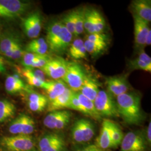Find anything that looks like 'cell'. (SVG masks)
I'll return each mask as SVG.
<instances>
[{
	"label": "cell",
	"mask_w": 151,
	"mask_h": 151,
	"mask_svg": "<svg viewBox=\"0 0 151 151\" xmlns=\"http://www.w3.org/2000/svg\"><path fill=\"white\" fill-rule=\"evenodd\" d=\"M73 39V35L64 25H62L60 32L54 39L48 44V49L52 53L55 54H63L68 49Z\"/></svg>",
	"instance_id": "13"
},
{
	"label": "cell",
	"mask_w": 151,
	"mask_h": 151,
	"mask_svg": "<svg viewBox=\"0 0 151 151\" xmlns=\"http://www.w3.org/2000/svg\"><path fill=\"white\" fill-rule=\"evenodd\" d=\"M116 103L119 116L126 124L140 125L145 119L139 93L128 92L117 96Z\"/></svg>",
	"instance_id": "1"
},
{
	"label": "cell",
	"mask_w": 151,
	"mask_h": 151,
	"mask_svg": "<svg viewBox=\"0 0 151 151\" xmlns=\"http://www.w3.org/2000/svg\"><path fill=\"white\" fill-rule=\"evenodd\" d=\"M95 133L93 124L88 119L80 118L72 127L70 134L72 139L77 143L83 144L92 140Z\"/></svg>",
	"instance_id": "5"
},
{
	"label": "cell",
	"mask_w": 151,
	"mask_h": 151,
	"mask_svg": "<svg viewBox=\"0 0 151 151\" xmlns=\"http://www.w3.org/2000/svg\"><path fill=\"white\" fill-rule=\"evenodd\" d=\"M146 140L148 144L151 145V123L150 122L146 131Z\"/></svg>",
	"instance_id": "43"
},
{
	"label": "cell",
	"mask_w": 151,
	"mask_h": 151,
	"mask_svg": "<svg viewBox=\"0 0 151 151\" xmlns=\"http://www.w3.org/2000/svg\"><path fill=\"white\" fill-rule=\"evenodd\" d=\"M123 137L122 130L117 124L113 122L111 130V148H116L120 146Z\"/></svg>",
	"instance_id": "30"
},
{
	"label": "cell",
	"mask_w": 151,
	"mask_h": 151,
	"mask_svg": "<svg viewBox=\"0 0 151 151\" xmlns=\"http://www.w3.org/2000/svg\"><path fill=\"white\" fill-rule=\"evenodd\" d=\"M67 63L68 62L60 56L50 57L41 70L45 75L48 76L54 80H62L65 73Z\"/></svg>",
	"instance_id": "11"
},
{
	"label": "cell",
	"mask_w": 151,
	"mask_h": 151,
	"mask_svg": "<svg viewBox=\"0 0 151 151\" xmlns=\"http://www.w3.org/2000/svg\"><path fill=\"white\" fill-rule=\"evenodd\" d=\"M48 50V45L43 38L32 39L25 47V50L27 52L38 55H45Z\"/></svg>",
	"instance_id": "22"
},
{
	"label": "cell",
	"mask_w": 151,
	"mask_h": 151,
	"mask_svg": "<svg viewBox=\"0 0 151 151\" xmlns=\"http://www.w3.org/2000/svg\"><path fill=\"white\" fill-rule=\"evenodd\" d=\"M19 70V75L22 76L31 86L42 88L45 80V74L41 69L24 67L18 68Z\"/></svg>",
	"instance_id": "14"
},
{
	"label": "cell",
	"mask_w": 151,
	"mask_h": 151,
	"mask_svg": "<svg viewBox=\"0 0 151 151\" xmlns=\"http://www.w3.org/2000/svg\"><path fill=\"white\" fill-rule=\"evenodd\" d=\"M133 17L134 19V34L135 47L139 49H141L146 47V35L150 29L148 25L149 23L141 19L134 14H133Z\"/></svg>",
	"instance_id": "15"
},
{
	"label": "cell",
	"mask_w": 151,
	"mask_h": 151,
	"mask_svg": "<svg viewBox=\"0 0 151 151\" xmlns=\"http://www.w3.org/2000/svg\"><path fill=\"white\" fill-rule=\"evenodd\" d=\"M113 122L109 119H104L95 145L103 151L111 148V130Z\"/></svg>",
	"instance_id": "16"
},
{
	"label": "cell",
	"mask_w": 151,
	"mask_h": 151,
	"mask_svg": "<svg viewBox=\"0 0 151 151\" xmlns=\"http://www.w3.org/2000/svg\"><path fill=\"white\" fill-rule=\"evenodd\" d=\"M83 42L87 53L95 57L102 54L108 48V45L107 44L95 43L86 39H85Z\"/></svg>",
	"instance_id": "28"
},
{
	"label": "cell",
	"mask_w": 151,
	"mask_h": 151,
	"mask_svg": "<svg viewBox=\"0 0 151 151\" xmlns=\"http://www.w3.org/2000/svg\"><path fill=\"white\" fill-rule=\"evenodd\" d=\"M68 52L70 57L74 60L87 58L86 50L84 42L81 38H77L70 44L68 48Z\"/></svg>",
	"instance_id": "23"
},
{
	"label": "cell",
	"mask_w": 151,
	"mask_h": 151,
	"mask_svg": "<svg viewBox=\"0 0 151 151\" xmlns=\"http://www.w3.org/2000/svg\"><path fill=\"white\" fill-rule=\"evenodd\" d=\"M6 70L5 62L4 58L0 55V73H4Z\"/></svg>",
	"instance_id": "44"
},
{
	"label": "cell",
	"mask_w": 151,
	"mask_h": 151,
	"mask_svg": "<svg viewBox=\"0 0 151 151\" xmlns=\"http://www.w3.org/2000/svg\"><path fill=\"white\" fill-rule=\"evenodd\" d=\"M106 22L100 11L93 8L85 9L84 30L88 34L104 32Z\"/></svg>",
	"instance_id": "6"
},
{
	"label": "cell",
	"mask_w": 151,
	"mask_h": 151,
	"mask_svg": "<svg viewBox=\"0 0 151 151\" xmlns=\"http://www.w3.org/2000/svg\"><path fill=\"white\" fill-rule=\"evenodd\" d=\"M65 139L62 137L51 146L47 151H65Z\"/></svg>",
	"instance_id": "41"
},
{
	"label": "cell",
	"mask_w": 151,
	"mask_h": 151,
	"mask_svg": "<svg viewBox=\"0 0 151 151\" xmlns=\"http://www.w3.org/2000/svg\"><path fill=\"white\" fill-rule=\"evenodd\" d=\"M84 12L85 8H79L74 10L75 37L81 35L84 32Z\"/></svg>",
	"instance_id": "29"
},
{
	"label": "cell",
	"mask_w": 151,
	"mask_h": 151,
	"mask_svg": "<svg viewBox=\"0 0 151 151\" xmlns=\"http://www.w3.org/2000/svg\"><path fill=\"white\" fill-rule=\"evenodd\" d=\"M31 7V3L21 0H0V18L14 20L23 15Z\"/></svg>",
	"instance_id": "2"
},
{
	"label": "cell",
	"mask_w": 151,
	"mask_h": 151,
	"mask_svg": "<svg viewBox=\"0 0 151 151\" xmlns=\"http://www.w3.org/2000/svg\"><path fill=\"white\" fill-rule=\"evenodd\" d=\"M68 109H72V110H74L76 111H79L81 113L83 114L87 115L86 110L82 106L80 101L78 100V98L76 96L75 92H73V93L72 95V97L70 98V102L69 106Z\"/></svg>",
	"instance_id": "38"
},
{
	"label": "cell",
	"mask_w": 151,
	"mask_h": 151,
	"mask_svg": "<svg viewBox=\"0 0 151 151\" xmlns=\"http://www.w3.org/2000/svg\"><path fill=\"white\" fill-rule=\"evenodd\" d=\"M120 151H146V137L140 131H132L124 135Z\"/></svg>",
	"instance_id": "9"
},
{
	"label": "cell",
	"mask_w": 151,
	"mask_h": 151,
	"mask_svg": "<svg viewBox=\"0 0 151 151\" xmlns=\"http://www.w3.org/2000/svg\"><path fill=\"white\" fill-rule=\"evenodd\" d=\"M15 105L7 99L0 100V123L12 118L16 113Z\"/></svg>",
	"instance_id": "26"
},
{
	"label": "cell",
	"mask_w": 151,
	"mask_h": 151,
	"mask_svg": "<svg viewBox=\"0 0 151 151\" xmlns=\"http://www.w3.org/2000/svg\"><path fill=\"white\" fill-rule=\"evenodd\" d=\"M128 66L132 70H143L147 72H151V65L145 62L138 57L134 60H130Z\"/></svg>",
	"instance_id": "32"
},
{
	"label": "cell",
	"mask_w": 151,
	"mask_h": 151,
	"mask_svg": "<svg viewBox=\"0 0 151 151\" xmlns=\"http://www.w3.org/2000/svg\"><path fill=\"white\" fill-rule=\"evenodd\" d=\"M73 93V91L67 87L64 93L55 98L53 100L49 101L47 106V111L49 112H52L68 108L70 98Z\"/></svg>",
	"instance_id": "19"
},
{
	"label": "cell",
	"mask_w": 151,
	"mask_h": 151,
	"mask_svg": "<svg viewBox=\"0 0 151 151\" xmlns=\"http://www.w3.org/2000/svg\"><path fill=\"white\" fill-rule=\"evenodd\" d=\"M1 145L10 151H30L34 148V142L31 135L19 134L3 137Z\"/></svg>",
	"instance_id": "7"
},
{
	"label": "cell",
	"mask_w": 151,
	"mask_h": 151,
	"mask_svg": "<svg viewBox=\"0 0 151 151\" xmlns=\"http://www.w3.org/2000/svg\"><path fill=\"white\" fill-rule=\"evenodd\" d=\"M43 25V19L40 12L35 11L27 14L22 21L23 32L28 38L36 39L41 32Z\"/></svg>",
	"instance_id": "8"
},
{
	"label": "cell",
	"mask_w": 151,
	"mask_h": 151,
	"mask_svg": "<svg viewBox=\"0 0 151 151\" xmlns=\"http://www.w3.org/2000/svg\"><path fill=\"white\" fill-rule=\"evenodd\" d=\"M133 14L149 23L151 21V1L134 0L131 3Z\"/></svg>",
	"instance_id": "18"
},
{
	"label": "cell",
	"mask_w": 151,
	"mask_h": 151,
	"mask_svg": "<svg viewBox=\"0 0 151 151\" xmlns=\"http://www.w3.org/2000/svg\"><path fill=\"white\" fill-rule=\"evenodd\" d=\"M74 151H104L99 148L95 144H90L80 147Z\"/></svg>",
	"instance_id": "42"
},
{
	"label": "cell",
	"mask_w": 151,
	"mask_h": 151,
	"mask_svg": "<svg viewBox=\"0 0 151 151\" xmlns=\"http://www.w3.org/2000/svg\"><path fill=\"white\" fill-rule=\"evenodd\" d=\"M35 129V122L30 116L24 114L23 129L22 134L30 135Z\"/></svg>",
	"instance_id": "34"
},
{
	"label": "cell",
	"mask_w": 151,
	"mask_h": 151,
	"mask_svg": "<svg viewBox=\"0 0 151 151\" xmlns=\"http://www.w3.org/2000/svg\"><path fill=\"white\" fill-rule=\"evenodd\" d=\"M93 103L97 113L101 117H119L116 103L108 92L100 90Z\"/></svg>",
	"instance_id": "4"
},
{
	"label": "cell",
	"mask_w": 151,
	"mask_h": 151,
	"mask_svg": "<svg viewBox=\"0 0 151 151\" xmlns=\"http://www.w3.org/2000/svg\"><path fill=\"white\" fill-rule=\"evenodd\" d=\"M62 24L73 35H75V19L74 10L70 11L66 14L61 20Z\"/></svg>",
	"instance_id": "33"
},
{
	"label": "cell",
	"mask_w": 151,
	"mask_h": 151,
	"mask_svg": "<svg viewBox=\"0 0 151 151\" xmlns=\"http://www.w3.org/2000/svg\"><path fill=\"white\" fill-rule=\"evenodd\" d=\"M24 114H20L11 122L9 126V132L11 134L14 135L22 134L23 129Z\"/></svg>",
	"instance_id": "31"
},
{
	"label": "cell",
	"mask_w": 151,
	"mask_h": 151,
	"mask_svg": "<svg viewBox=\"0 0 151 151\" xmlns=\"http://www.w3.org/2000/svg\"><path fill=\"white\" fill-rule=\"evenodd\" d=\"M51 57H50L48 54H45L40 55L39 58L35 60V62L32 65L30 68H39L41 69L50 60Z\"/></svg>",
	"instance_id": "39"
},
{
	"label": "cell",
	"mask_w": 151,
	"mask_h": 151,
	"mask_svg": "<svg viewBox=\"0 0 151 151\" xmlns=\"http://www.w3.org/2000/svg\"><path fill=\"white\" fill-rule=\"evenodd\" d=\"M85 39L95 43L108 45L109 43V37L104 32L88 34Z\"/></svg>",
	"instance_id": "36"
},
{
	"label": "cell",
	"mask_w": 151,
	"mask_h": 151,
	"mask_svg": "<svg viewBox=\"0 0 151 151\" xmlns=\"http://www.w3.org/2000/svg\"><path fill=\"white\" fill-rule=\"evenodd\" d=\"M24 53V50H23L22 42H20L17 44L11 50L6 53L4 56L12 60H19L22 58Z\"/></svg>",
	"instance_id": "35"
},
{
	"label": "cell",
	"mask_w": 151,
	"mask_h": 151,
	"mask_svg": "<svg viewBox=\"0 0 151 151\" xmlns=\"http://www.w3.org/2000/svg\"><path fill=\"white\" fill-rule=\"evenodd\" d=\"M67 88V85L62 80H53L45 81L42 88L46 92L49 102L53 100L64 93Z\"/></svg>",
	"instance_id": "17"
},
{
	"label": "cell",
	"mask_w": 151,
	"mask_h": 151,
	"mask_svg": "<svg viewBox=\"0 0 151 151\" xmlns=\"http://www.w3.org/2000/svg\"><path fill=\"white\" fill-rule=\"evenodd\" d=\"M62 137L55 133H49L44 135L39 140L38 147L39 151H47L49 148Z\"/></svg>",
	"instance_id": "27"
},
{
	"label": "cell",
	"mask_w": 151,
	"mask_h": 151,
	"mask_svg": "<svg viewBox=\"0 0 151 151\" xmlns=\"http://www.w3.org/2000/svg\"><path fill=\"white\" fill-rule=\"evenodd\" d=\"M99 91V85L95 80L90 76H86L78 92L92 101H93Z\"/></svg>",
	"instance_id": "21"
},
{
	"label": "cell",
	"mask_w": 151,
	"mask_h": 151,
	"mask_svg": "<svg viewBox=\"0 0 151 151\" xmlns=\"http://www.w3.org/2000/svg\"><path fill=\"white\" fill-rule=\"evenodd\" d=\"M151 44V29L147 32L145 40V44L147 45H150Z\"/></svg>",
	"instance_id": "45"
},
{
	"label": "cell",
	"mask_w": 151,
	"mask_h": 151,
	"mask_svg": "<svg viewBox=\"0 0 151 151\" xmlns=\"http://www.w3.org/2000/svg\"><path fill=\"white\" fill-rule=\"evenodd\" d=\"M86 76L81 65L76 62H68L65 73L62 80L72 91L78 92Z\"/></svg>",
	"instance_id": "3"
},
{
	"label": "cell",
	"mask_w": 151,
	"mask_h": 151,
	"mask_svg": "<svg viewBox=\"0 0 151 151\" xmlns=\"http://www.w3.org/2000/svg\"><path fill=\"white\" fill-rule=\"evenodd\" d=\"M48 103H27L29 109L33 112H42L47 106Z\"/></svg>",
	"instance_id": "40"
},
{
	"label": "cell",
	"mask_w": 151,
	"mask_h": 151,
	"mask_svg": "<svg viewBox=\"0 0 151 151\" xmlns=\"http://www.w3.org/2000/svg\"><path fill=\"white\" fill-rule=\"evenodd\" d=\"M72 113L68 110H62L49 112L44 119L43 124L50 129H65L70 123Z\"/></svg>",
	"instance_id": "10"
},
{
	"label": "cell",
	"mask_w": 151,
	"mask_h": 151,
	"mask_svg": "<svg viewBox=\"0 0 151 151\" xmlns=\"http://www.w3.org/2000/svg\"><path fill=\"white\" fill-rule=\"evenodd\" d=\"M107 92L113 97H117L128 92L130 88L127 75L114 76L106 78Z\"/></svg>",
	"instance_id": "12"
},
{
	"label": "cell",
	"mask_w": 151,
	"mask_h": 151,
	"mask_svg": "<svg viewBox=\"0 0 151 151\" xmlns=\"http://www.w3.org/2000/svg\"><path fill=\"white\" fill-rule=\"evenodd\" d=\"M40 55L38 54H34L24 51L22 56V64L24 67H31L32 65L35 62V60L40 57Z\"/></svg>",
	"instance_id": "37"
},
{
	"label": "cell",
	"mask_w": 151,
	"mask_h": 151,
	"mask_svg": "<svg viewBox=\"0 0 151 151\" xmlns=\"http://www.w3.org/2000/svg\"><path fill=\"white\" fill-rule=\"evenodd\" d=\"M19 38L13 33H7L0 37V54L4 55L20 42Z\"/></svg>",
	"instance_id": "24"
},
{
	"label": "cell",
	"mask_w": 151,
	"mask_h": 151,
	"mask_svg": "<svg viewBox=\"0 0 151 151\" xmlns=\"http://www.w3.org/2000/svg\"><path fill=\"white\" fill-rule=\"evenodd\" d=\"M5 88L8 93L14 95L24 91L27 89L24 81L19 74L9 75L6 78Z\"/></svg>",
	"instance_id": "20"
},
{
	"label": "cell",
	"mask_w": 151,
	"mask_h": 151,
	"mask_svg": "<svg viewBox=\"0 0 151 151\" xmlns=\"http://www.w3.org/2000/svg\"><path fill=\"white\" fill-rule=\"evenodd\" d=\"M76 95L81 103L82 106L86 110L87 116L92 118L96 120H100L102 117L97 113V110L95 107L93 101L89 100L87 97L82 95L80 92H75Z\"/></svg>",
	"instance_id": "25"
}]
</instances>
